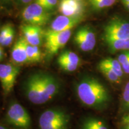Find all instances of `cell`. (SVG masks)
Segmentation results:
<instances>
[{
  "label": "cell",
  "mask_w": 129,
  "mask_h": 129,
  "mask_svg": "<svg viewBox=\"0 0 129 129\" xmlns=\"http://www.w3.org/2000/svg\"><path fill=\"white\" fill-rule=\"evenodd\" d=\"M23 91L32 104L41 105L54 98L59 91V84L56 79L47 74H35L26 81Z\"/></svg>",
  "instance_id": "cell-1"
},
{
  "label": "cell",
  "mask_w": 129,
  "mask_h": 129,
  "mask_svg": "<svg viewBox=\"0 0 129 129\" xmlns=\"http://www.w3.org/2000/svg\"><path fill=\"white\" fill-rule=\"evenodd\" d=\"M77 97L84 105L94 109L104 108L111 101L109 91L98 79L85 77L77 84Z\"/></svg>",
  "instance_id": "cell-2"
},
{
  "label": "cell",
  "mask_w": 129,
  "mask_h": 129,
  "mask_svg": "<svg viewBox=\"0 0 129 129\" xmlns=\"http://www.w3.org/2000/svg\"><path fill=\"white\" fill-rule=\"evenodd\" d=\"M70 116L63 109L51 108L47 109L40 115V129H68Z\"/></svg>",
  "instance_id": "cell-3"
},
{
  "label": "cell",
  "mask_w": 129,
  "mask_h": 129,
  "mask_svg": "<svg viewBox=\"0 0 129 129\" xmlns=\"http://www.w3.org/2000/svg\"><path fill=\"white\" fill-rule=\"evenodd\" d=\"M6 122L19 129H30L31 118L28 111L22 105L16 102L10 104L6 114Z\"/></svg>",
  "instance_id": "cell-4"
},
{
  "label": "cell",
  "mask_w": 129,
  "mask_h": 129,
  "mask_svg": "<svg viewBox=\"0 0 129 129\" xmlns=\"http://www.w3.org/2000/svg\"><path fill=\"white\" fill-rule=\"evenodd\" d=\"M71 36V30L54 31L50 29L44 32L45 48L49 56H53L58 53L67 44Z\"/></svg>",
  "instance_id": "cell-5"
},
{
  "label": "cell",
  "mask_w": 129,
  "mask_h": 129,
  "mask_svg": "<svg viewBox=\"0 0 129 129\" xmlns=\"http://www.w3.org/2000/svg\"><path fill=\"white\" fill-rule=\"evenodd\" d=\"M129 38V21L120 17L112 19L104 28L105 41Z\"/></svg>",
  "instance_id": "cell-6"
},
{
  "label": "cell",
  "mask_w": 129,
  "mask_h": 129,
  "mask_svg": "<svg viewBox=\"0 0 129 129\" xmlns=\"http://www.w3.org/2000/svg\"><path fill=\"white\" fill-rule=\"evenodd\" d=\"M23 20L29 25L43 26L48 23L50 14L37 3H33L25 7L22 13Z\"/></svg>",
  "instance_id": "cell-7"
},
{
  "label": "cell",
  "mask_w": 129,
  "mask_h": 129,
  "mask_svg": "<svg viewBox=\"0 0 129 129\" xmlns=\"http://www.w3.org/2000/svg\"><path fill=\"white\" fill-rule=\"evenodd\" d=\"M20 68L14 64H0V83L6 94L12 91L18 77Z\"/></svg>",
  "instance_id": "cell-8"
},
{
  "label": "cell",
  "mask_w": 129,
  "mask_h": 129,
  "mask_svg": "<svg viewBox=\"0 0 129 129\" xmlns=\"http://www.w3.org/2000/svg\"><path fill=\"white\" fill-rule=\"evenodd\" d=\"M74 43L81 50L90 51L94 48L96 44V34L88 26L80 28L75 33Z\"/></svg>",
  "instance_id": "cell-9"
},
{
  "label": "cell",
  "mask_w": 129,
  "mask_h": 129,
  "mask_svg": "<svg viewBox=\"0 0 129 129\" xmlns=\"http://www.w3.org/2000/svg\"><path fill=\"white\" fill-rule=\"evenodd\" d=\"M59 10L62 15L72 17H83L84 6L82 1L61 0Z\"/></svg>",
  "instance_id": "cell-10"
},
{
  "label": "cell",
  "mask_w": 129,
  "mask_h": 129,
  "mask_svg": "<svg viewBox=\"0 0 129 129\" xmlns=\"http://www.w3.org/2000/svg\"><path fill=\"white\" fill-rule=\"evenodd\" d=\"M79 56L74 51L66 50L62 52L57 58V63L63 71L72 72L76 71L80 64Z\"/></svg>",
  "instance_id": "cell-11"
},
{
  "label": "cell",
  "mask_w": 129,
  "mask_h": 129,
  "mask_svg": "<svg viewBox=\"0 0 129 129\" xmlns=\"http://www.w3.org/2000/svg\"><path fill=\"white\" fill-rule=\"evenodd\" d=\"M24 38L32 46H39L44 38V31L41 26L32 25H25L21 26Z\"/></svg>",
  "instance_id": "cell-12"
},
{
  "label": "cell",
  "mask_w": 129,
  "mask_h": 129,
  "mask_svg": "<svg viewBox=\"0 0 129 129\" xmlns=\"http://www.w3.org/2000/svg\"><path fill=\"white\" fill-rule=\"evenodd\" d=\"M83 17H68L59 16L51 23L50 29L54 31H65L71 30L81 22Z\"/></svg>",
  "instance_id": "cell-13"
},
{
  "label": "cell",
  "mask_w": 129,
  "mask_h": 129,
  "mask_svg": "<svg viewBox=\"0 0 129 129\" xmlns=\"http://www.w3.org/2000/svg\"><path fill=\"white\" fill-rule=\"evenodd\" d=\"M26 44L24 37H20L16 42L11 51V57L16 64H23L28 62L26 53Z\"/></svg>",
  "instance_id": "cell-14"
},
{
  "label": "cell",
  "mask_w": 129,
  "mask_h": 129,
  "mask_svg": "<svg viewBox=\"0 0 129 129\" xmlns=\"http://www.w3.org/2000/svg\"><path fill=\"white\" fill-rule=\"evenodd\" d=\"M81 129H109L104 120L99 118L88 117L82 122Z\"/></svg>",
  "instance_id": "cell-15"
},
{
  "label": "cell",
  "mask_w": 129,
  "mask_h": 129,
  "mask_svg": "<svg viewBox=\"0 0 129 129\" xmlns=\"http://www.w3.org/2000/svg\"><path fill=\"white\" fill-rule=\"evenodd\" d=\"M98 65L103 66V67L110 69L121 78H122L123 76V74H124L122 71L121 65L120 63L118 62V60H117V59H114V58L111 57L105 58V59L100 61Z\"/></svg>",
  "instance_id": "cell-16"
},
{
  "label": "cell",
  "mask_w": 129,
  "mask_h": 129,
  "mask_svg": "<svg viewBox=\"0 0 129 129\" xmlns=\"http://www.w3.org/2000/svg\"><path fill=\"white\" fill-rule=\"evenodd\" d=\"M109 51L112 53L129 51V38L106 41Z\"/></svg>",
  "instance_id": "cell-17"
},
{
  "label": "cell",
  "mask_w": 129,
  "mask_h": 129,
  "mask_svg": "<svg viewBox=\"0 0 129 129\" xmlns=\"http://www.w3.org/2000/svg\"><path fill=\"white\" fill-rule=\"evenodd\" d=\"M26 53L28 62H38L41 60V53L38 46H32L27 42Z\"/></svg>",
  "instance_id": "cell-18"
},
{
  "label": "cell",
  "mask_w": 129,
  "mask_h": 129,
  "mask_svg": "<svg viewBox=\"0 0 129 129\" xmlns=\"http://www.w3.org/2000/svg\"><path fill=\"white\" fill-rule=\"evenodd\" d=\"M98 67L99 71L111 83L115 84H120L121 83L122 78L119 77L117 74H116L110 69L101 65H98Z\"/></svg>",
  "instance_id": "cell-19"
},
{
  "label": "cell",
  "mask_w": 129,
  "mask_h": 129,
  "mask_svg": "<svg viewBox=\"0 0 129 129\" xmlns=\"http://www.w3.org/2000/svg\"><path fill=\"white\" fill-rule=\"evenodd\" d=\"M91 7L95 10H102L115 4L117 0H88Z\"/></svg>",
  "instance_id": "cell-20"
},
{
  "label": "cell",
  "mask_w": 129,
  "mask_h": 129,
  "mask_svg": "<svg viewBox=\"0 0 129 129\" xmlns=\"http://www.w3.org/2000/svg\"><path fill=\"white\" fill-rule=\"evenodd\" d=\"M122 99L124 106L129 109V81L125 84L122 94Z\"/></svg>",
  "instance_id": "cell-21"
},
{
  "label": "cell",
  "mask_w": 129,
  "mask_h": 129,
  "mask_svg": "<svg viewBox=\"0 0 129 129\" xmlns=\"http://www.w3.org/2000/svg\"><path fill=\"white\" fill-rule=\"evenodd\" d=\"M14 28H13L12 26H11L9 31L8 32L7 35V37H6V38H5L2 46H9V45H10L12 44L13 40L14 39Z\"/></svg>",
  "instance_id": "cell-22"
},
{
  "label": "cell",
  "mask_w": 129,
  "mask_h": 129,
  "mask_svg": "<svg viewBox=\"0 0 129 129\" xmlns=\"http://www.w3.org/2000/svg\"><path fill=\"white\" fill-rule=\"evenodd\" d=\"M57 1L58 0H47L46 1L40 4V6L47 11L51 10L54 9V7L57 5Z\"/></svg>",
  "instance_id": "cell-23"
},
{
  "label": "cell",
  "mask_w": 129,
  "mask_h": 129,
  "mask_svg": "<svg viewBox=\"0 0 129 129\" xmlns=\"http://www.w3.org/2000/svg\"><path fill=\"white\" fill-rule=\"evenodd\" d=\"M11 26L12 25H4L0 30V44L1 45H3V42H4L6 37H7V35L9 31Z\"/></svg>",
  "instance_id": "cell-24"
},
{
  "label": "cell",
  "mask_w": 129,
  "mask_h": 129,
  "mask_svg": "<svg viewBox=\"0 0 129 129\" xmlns=\"http://www.w3.org/2000/svg\"><path fill=\"white\" fill-rule=\"evenodd\" d=\"M121 67L124 73L126 74H129V62L128 63H127L126 64L121 66Z\"/></svg>",
  "instance_id": "cell-25"
},
{
  "label": "cell",
  "mask_w": 129,
  "mask_h": 129,
  "mask_svg": "<svg viewBox=\"0 0 129 129\" xmlns=\"http://www.w3.org/2000/svg\"><path fill=\"white\" fill-rule=\"evenodd\" d=\"M128 121H129V113L127 115H125L124 117H123V118H122V124L125 123V122Z\"/></svg>",
  "instance_id": "cell-26"
},
{
  "label": "cell",
  "mask_w": 129,
  "mask_h": 129,
  "mask_svg": "<svg viewBox=\"0 0 129 129\" xmlns=\"http://www.w3.org/2000/svg\"><path fill=\"white\" fill-rule=\"evenodd\" d=\"M18 1L22 4H28V3L31 2L32 0H18Z\"/></svg>",
  "instance_id": "cell-27"
},
{
  "label": "cell",
  "mask_w": 129,
  "mask_h": 129,
  "mask_svg": "<svg viewBox=\"0 0 129 129\" xmlns=\"http://www.w3.org/2000/svg\"><path fill=\"white\" fill-rule=\"evenodd\" d=\"M122 124L124 125L123 129H129V121L125 122V123Z\"/></svg>",
  "instance_id": "cell-28"
},
{
  "label": "cell",
  "mask_w": 129,
  "mask_h": 129,
  "mask_svg": "<svg viewBox=\"0 0 129 129\" xmlns=\"http://www.w3.org/2000/svg\"><path fill=\"white\" fill-rule=\"evenodd\" d=\"M46 1L47 0H35V3H37V4H38V5H40Z\"/></svg>",
  "instance_id": "cell-29"
},
{
  "label": "cell",
  "mask_w": 129,
  "mask_h": 129,
  "mask_svg": "<svg viewBox=\"0 0 129 129\" xmlns=\"http://www.w3.org/2000/svg\"><path fill=\"white\" fill-rule=\"evenodd\" d=\"M0 129H10V128H9V127L5 126V125L0 124Z\"/></svg>",
  "instance_id": "cell-30"
},
{
  "label": "cell",
  "mask_w": 129,
  "mask_h": 129,
  "mask_svg": "<svg viewBox=\"0 0 129 129\" xmlns=\"http://www.w3.org/2000/svg\"><path fill=\"white\" fill-rule=\"evenodd\" d=\"M3 57V53L2 50H1V48H0V60L2 59Z\"/></svg>",
  "instance_id": "cell-31"
},
{
  "label": "cell",
  "mask_w": 129,
  "mask_h": 129,
  "mask_svg": "<svg viewBox=\"0 0 129 129\" xmlns=\"http://www.w3.org/2000/svg\"><path fill=\"white\" fill-rule=\"evenodd\" d=\"M124 6L126 7V9L129 11V3H124V4H122Z\"/></svg>",
  "instance_id": "cell-32"
},
{
  "label": "cell",
  "mask_w": 129,
  "mask_h": 129,
  "mask_svg": "<svg viewBox=\"0 0 129 129\" xmlns=\"http://www.w3.org/2000/svg\"><path fill=\"white\" fill-rule=\"evenodd\" d=\"M121 2L122 4H124V3H129V0H121Z\"/></svg>",
  "instance_id": "cell-33"
},
{
  "label": "cell",
  "mask_w": 129,
  "mask_h": 129,
  "mask_svg": "<svg viewBox=\"0 0 129 129\" xmlns=\"http://www.w3.org/2000/svg\"><path fill=\"white\" fill-rule=\"evenodd\" d=\"M78 1H82V0H78Z\"/></svg>",
  "instance_id": "cell-34"
}]
</instances>
